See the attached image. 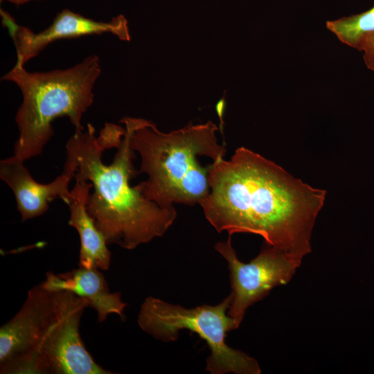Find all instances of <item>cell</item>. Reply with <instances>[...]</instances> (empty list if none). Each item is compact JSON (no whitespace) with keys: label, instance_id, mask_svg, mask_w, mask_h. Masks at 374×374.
<instances>
[{"label":"cell","instance_id":"6da1fadb","mask_svg":"<svg viewBox=\"0 0 374 374\" xmlns=\"http://www.w3.org/2000/svg\"><path fill=\"white\" fill-rule=\"evenodd\" d=\"M210 192L201 201L204 216L218 233H248L302 262L326 191L294 178L244 147L229 160L209 163Z\"/></svg>","mask_w":374,"mask_h":374},{"label":"cell","instance_id":"7a4b0ae2","mask_svg":"<svg viewBox=\"0 0 374 374\" xmlns=\"http://www.w3.org/2000/svg\"><path fill=\"white\" fill-rule=\"evenodd\" d=\"M66 160L75 180L90 181L87 209L107 244L134 249L162 236L175 222V208H163L146 198L130 181L134 168L132 149L125 129L107 123L96 135L94 127L75 132L66 144Z\"/></svg>","mask_w":374,"mask_h":374},{"label":"cell","instance_id":"3957f363","mask_svg":"<svg viewBox=\"0 0 374 374\" xmlns=\"http://www.w3.org/2000/svg\"><path fill=\"white\" fill-rule=\"evenodd\" d=\"M132 149L141 157L139 172L147 180L136 185L148 199L163 208L175 204L195 205L210 192L209 165L203 166L198 157L213 161L224 157L226 148L220 145L215 124L193 125L163 133L156 125L143 118L124 117Z\"/></svg>","mask_w":374,"mask_h":374},{"label":"cell","instance_id":"277c9868","mask_svg":"<svg viewBox=\"0 0 374 374\" xmlns=\"http://www.w3.org/2000/svg\"><path fill=\"white\" fill-rule=\"evenodd\" d=\"M100 73L95 55L73 67L48 72H28L16 62L2 77L15 83L23 96L15 116L19 136L13 155L25 161L41 154L54 134L52 123L58 117H68L75 132L84 130L82 118L93 103V85Z\"/></svg>","mask_w":374,"mask_h":374},{"label":"cell","instance_id":"5b68a950","mask_svg":"<svg viewBox=\"0 0 374 374\" xmlns=\"http://www.w3.org/2000/svg\"><path fill=\"white\" fill-rule=\"evenodd\" d=\"M230 303L229 294L215 305L186 308L148 296L141 305L138 324L144 332L164 342L176 341L181 330L195 332L211 350L206 370L211 374H260V366L254 358L226 343L227 333L237 328L228 315Z\"/></svg>","mask_w":374,"mask_h":374},{"label":"cell","instance_id":"8992f818","mask_svg":"<svg viewBox=\"0 0 374 374\" xmlns=\"http://www.w3.org/2000/svg\"><path fill=\"white\" fill-rule=\"evenodd\" d=\"M57 292L55 314L22 374H109L86 349L80 334L89 303L68 290Z\"/></svg>","mask_w":374,"mask_h":374},{"label":"cell","instance_id":"52a82bcc","mask_svg":"<svg viewBox=\"0 0 374 374\" xmlns=\"http://www.w3.org/2000/svg\"><path fill=\"white\" fill-rule=\"evenodd\" d=\"M215 249L228 263L231 287L228 315L237 328L247 308L262 299L274 287L288 283L301 264V261L267 244L255 258L244 263L238 258L230 235L227 240L216 243Z\"/></svg>","mask_w":374,"mask_h":374},{"label":"cell","instance_id":"ba28073f","mask_svg":"<svg viewBox=\"0 0 374 374\" xmlns=\"http://www.w3.org/2000/svg\"><path fill=\"white\" fill-rule=\"evenodd\" d=\"M57 292L42 283L30 289L17 314L0 328V373L21 374L56 310Z\"/></svg>","mask_w":374,"mask_h":374},{"label":"cell","instance_id":"9c48e42d","mask_svg":"<svg viewBox=\"0 0 374 374\" xmlns=\"http://www.w3.org/2000/svg\"><path fill=\"white\" fill-rule=\"evenodd\" d=\"M3 24L8 27L17 52V62L23 66L37 56L49 44L61 39L76 38L87 35L112 33L120 39L130 40L125 17L120 15L109 21H98L68 9L57 13L46 29L34 33L17 24L10 16L1 12Z\"/></svg>","mask_w":374,"mask_h":374},{"label":"cell","instance_id":"30bf717a","mask_svg":"<svg viewBox=\"0 0 374 374\" xmlns=\"http://www.w3.org/2000/svg\"><path fill=\"white\" fill-rule=\"evenodd\" d=\"M24 162L14 155L0 161V178L12 190L22 222L43 215L55 199L66 204L70 194L69 185L75 172L65 162L60 176L48 184H40L32 177Z\"/></svg>","mask_w":374,"mask_h":374},{"label":"cell","instance_id":"8fae6325","mask_svg":"<svg viewBox=\"0 0 374 374\" xmlns=\"http://www.w3.org/2000/svg\"><path fill=\"white\" fill-rule=\"evenodd\" d=\"M101 270L80 267L70 271L55 274L47 272L42 285L50 290H68L87 300L97 312L98 321L103 322L109 314L123 317L127 304L119 292H111Z\"/></svg>","mask_w":374,"mask_h":374},{"label":"cell","instance_id":"7c38bea8","mask_svg":"<svg viewBox=\"0 0 374 374\" xmlns=\"http://www.w3.org/2000/svg\"><path fill=\"white\" fill-rule=\"evenodd\" d=\"M91 188L90 182L75 180L66 203L70 212L69 224L79 234V266L105 271L109 267L112 254L104 235L96 227L94 220L87 209Z\"/></svg>","mask_w":374,"mask_h":374},{"label":"cell","instance_id":"4fadbf2b","mask_svg":"<svg viewBox=\"0 0 374 374\" xmlns=\"http://www.w3.org/2000/svg\"><path fill=\"white\" fill-rule=\"evenodd\" d=\"M326 26L343 43L357 48L364 35L374 32V6L358 15L328 21Z\"/></svg>","mask_w":374,"mask_h":374},{"label":"cell","instance_id":"5bb4252c","mask_svg":"<svg viewBox=\"0 0 374 374\" xmlns=\"http://www.w3.org/2000/svg\"><path fill=\"white\" fill-rule=\"evenodd\" d=\"M357 48L364 51V60L368 69L374 71V32L364 35Z\"/></svg>","mask_w":374,"mask_h":374},{"label":"cell","instance_id":"9a60e30c","mask_svg":"<svg viewBox=\"0 0 374 374\" xmlns=\"http://www.w3.org/2000/svg\"><path fill=\"white\" fill-rule=\"evenodd\" d=\"M225 107H226V100H225V98L224 95L223 97L215 105V109L220 120V129L222 133L223 124H224V122L222 121V116L224 113Z\"/></svg>","mask_w":374,"mask_h":374},{"label":"cell","instance_id":"2e32d148","mask_svg":"<svg viewBox=\"0 0 374 374\" xmlns=\"http://www.w3.org/2000/svg\"><path fill=\"white\" fill-rule=\"evenodd\" d=\"M4 1L11 2V3H12L14 4H16V5H21V4L27 3V2L30 1H33V0H4Z\"/></svg>","mask_w":374,"mask_h":374}]
</instances>
